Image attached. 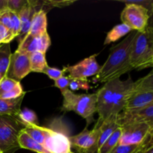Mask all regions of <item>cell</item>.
Masks as SVG:
<instances>
[{
	"instance_id": "obj_12",
	"label": "cell",
	"mask_w": 153,
	"mask_h": 153,
	"mask_svg": "<svg viewBox=\"0 0 153 153\" xmlns=\"http://www.w3.org/2000/svg\"><path fill=\"white\" fill-rule=\"evenodd\" d=\"M31 71L29 55L16 50L10 56L6 77L20 82Z\"/></svg>"
},
{
	"instance_id": "obj_35",
	"label": "cell",
	"mask_w": 153,
	"mask_h": 153,
	"mask_svg": "<svg viewBox=\"0 0 153 153\" xmlns=\"http://www.w3.org/2000/svg\"><path fill=\"white\" fill-rule=\"evenodd\" d=\"M138 145H120L118 144L110 153H134Z\"/></svg>"
},
{
	"instance_id": "obj_10",
	"label": "cell",
	"mask_w": 153,
	"mask_h": 153,
	"mask_svg": "<svg viewBox=\"0 0 153 153\" xmlns=\"http://www.w3.org/2000/svg\"><path fill=\"white\" fill-rule=\"evenodd\" d=\"M120 126L135 123H145L153 128V104L131 110H124L117 117Z\"/></svg>"
},
{
	"instance_id": "obj_2",
	"label": "cell",
	"mask_w": 153,
	"mask_h": 153,
	"mask_svg": "<svg viewBox=\"0 0 153 153\" xmlns=\"http://www.w3.org/2000/svg\"><path fill=\"white\" fill-rule=\"evenodd\" d=\"M137 31H131L120 43L111 49L110 55L93 82L106 83L133 70L130 64V55L134 37Z\"/></svg>"
},
{
	"instance_id": "obj_24",
	"label": "cell",
	"mask_w": 153,
	"mask_h": 153,
	"mask_svg": "<svg viewBox=\"0 0 153 153\" xmlns=\"http://www.w3.org/2000/svg\"><path fill=\"white\" fill-rule=\"evenodd\" d=\"M121 127H119L108 139L100 146L97 150V153H110L119 144L120 139L121 137Z\"/></svg>"
},
{
	"instance_id": "obj_18",
	"label": "cell",
	"mask_w": 153,
	"mask_h": 153,
	"mask_svg": "<svg viewBox=\"0 0 153 153\" xmlns=\"http://www.w3.org/2000/svg\"><path fill=\"white\" fill-rule=\"evenodd\" d=\"M19 147L28 149L37 153H50L44 146L31 138L23 129L20 131L18 137Z\"/></svg>"
},
{
	"instance_id": "obj_16",
	"label": "cell",
	"mask_w": 153,
	"mask_h": 153,
	"mask_svg": "<svg viewBox=\"0 0 153 153\" xmlns=\"http://www.w3.org/2000/svg\"><path fill=\"white\" fill-rule=\"evenodd\" d=\"M46 12L43 10H37L33 16L31 27L28 34L34 37H40L47 32V17Z\"/></svg>"
},
{
	"instance_id": "obj_32",
	"label": "cell",
	"mask_w": 153,
	"mask_h": 153,
	"mask_svg": "<svg viewBox=\"0 0 153 153\" xmlns=\"http://www.w3.org/2000/svg\"><path fill=\"white\" fill-rule=\"evenodd\" d=\"M120 1L124 3V4L131 3V4L142 6L149 11L150 16L153 12V0H122Z\"/></svg>"
},
{
	"instance_id": "obj_15",
	"label": "cell",
	"mask_w": 153,
	"mask_h": 153,
	"mask_svg": "<svg viewBox=\"0 0 153 153\" xmlns=\"http://www.w3.org/2000/svg\"><path fill=\"white\" fill-rule=\"evenodd\" d=\"M37 11V10L34 6L33 0H28V4L18 13L20 20V32L17 37L19 40L28 33L33 16Z\"/></svg>"
},
{
	"instance_id": "obj_17",
	"label": "cell",
	"mask_w": 153,
	"mask_h": 153,
	"mask_svg": "<svg viewBox=\"0 0 153 153\" xmlns=\"http://www.w3.org/2000/svg\"><path fill=\"white\" fill-rule=\"evenodd\" d=\"M24 97L25 95L15 100H4L0 98V116H17L21 111V105Z\"/></svg>"
},
{
	"instance_id": "obj_5",
	"label": "cell",
	"mask_w": 153,
	"mask_h": 153,
	"mask_svg": "<svg viewBox=\"0 0 153 153\" xmlns=\"http://www.w3.org/2000/svg\"><path fill=\"white\" fill-rule=\"evenodd\" d=\"M25 126L15 117L0 116V149L2 153H13L20 149L18 137Z\"/></svg>"
},
{
	"instance_id": "obj_6",
	"label": "cell",
	"mask_w": 153,
	"mask_h": 153,
	"mask_svg": "<svg viewBox=\"0 0 153 153\" xmlns=\"http://www.w3.org/2000/svg\"><path fill=\"white\" fill-rule=\"evenodd\" d=\"M53 128H49V131L43 146L50 153H66L70 152L71 143L70 136L61 120H55Z\"/></svg>"
},
{
	"instance_id": "obj_20",
	"label": "cell",
	"mask_w": 153,
	"mask_h": 153,
	"mask_svg": "<svg viewBox=\"0 0 153 153\" xmlns=\"http://www.w3.org/2000/svg\"><path fill=\"white\" fill-rule=\"evenodd\" d=\"M29 61L31 71L33 73H43L45 69L48 67L45 53L41 52H35L29 55Z\"/></svg>"
},
{
	"instance_id": "obj_27",
	"label": "cell",
	"mask_w": 153,
	"mask_h": 153,
	"mask_svg": "<svg viewBox=\"0 0 153 153\" xmlns=\"http://www.w3.org/2000/svg\"><path fill=\"white\" fill-rule=\"evenodd\" d=\"M20 83L16 80L7 77H4L0 81V97L5 93L9 92Z\"/></svg>"
},
{
	"instance_id": "obj_31",
	"label": "cell",
	"mask_w": 153,
	"mask_h": 153,
	"mask_svg": "<svg viewBox=\"0 0 153 153\" xmlns=\"http://www.w3.org/2000/svg\"><path fill=\"white\" fill-rule=\"evenodd\" d=\"M15 38L11 31L4 25L0 23V45L4 43H10Z\"/></svg>"
},
{
	"instance_id": "obj_38",
	"label": "cell",
	"mask_w": 153,
	"mask_h": 153,
	"mask_svg": "<svg viewBox=\"0 0 153 153\" xmlns=\"http://www.w3.org/2000/svg\"><path fill=\"white\" fill-rule=\"evenodd\" d=\"M134 153H153V146H152V147L149 148V149H146V150L143 151V152H134Z\"/></svg>"
},
{
	"instance_id": "obj_41",
	"label": "cell",
	"mask_w": 153,
	"mask_h": 153,
	"mask_svg": "<svg viewBox=\"0 0 153 153\" xmlns=\"http://www.w3.org/2000/svg\"><path fill=\"white\" fill-rule=\"evenodd\" d=\"M66 153H73V152H71V151H70V152H66Z\"/></svg>"
},
{
	"instance_id": "obj_34",
	"label": "cell",
	"mask_w": 153,
	"mask_h": 153,
	"mask_svg": "<svg viewBox=\"0 0 153 153\" xmlns=\"http://www.w3.org/2000/svg\"><path fill=\"white\" fill-rule=\"evenodd\" d=\"M153 146V128L150 130L149 134L146 137L143 142L138 145L137 149H136V152H141L143 151L146 150V149H149Z\"/></svg>"
},
{
	"instance_id": "obj_40",
	"label": "cell",
	"mask_w": 153,
	"mask_h": 153,
	"mask_svg": "<svg viewBox=\"0 0 153 153\" xmlns=\"http://www.w3.org/2000/svg\"><path fill=\"white\" fill-rule=\"evenodd\" d=\"M2 76H1V74H0V81H1V79H2Z\"/></svg>"
},
{
	"instance_id": "obj_42",
	"label": "cell",
	"mask_w": 153,
	"mask_h": 153,
	"mask_svg": "<svg viewBox=\"0 0 153 153\" xmlns=\"http://www.w3.org/2000/svg\"><path fill=\"white\" fill-rule=\"evenodd\" d=\"M0 153H2V152H1V149H0Z\"/></svg>"
},
{
	"instance_id": "obj_39",
	"label": "cell",
	"mask_w": 153,
	"mask_h": 153,
	"mask_svg": "<svg viewBox=\"0 0 153 153\" xmlns=\"http://www.w3.org/2000/svg\"><path fill=\"white\" fill-rule=\"evenodd\" d=\"M150 19H151V22H152V25H153V12L150 16Z\"/></svg>"
},
{
	"instance_id": "obj_9",
	"label": "cell",
	"mask_w": 153,
	"mask_h": 153,
	"mask_svg": "<svg viewBox=\"0 0 153 153\" xmlns=\"http://www.w3.org/2000/svg\"><path fill=\"white\" fill-rule=\"evenodd\" d=\"M97 54L91 55L75 65L65 67L63 70L64 73H68V77L70 79H88L91 76H95L101 67L97 63Z\"/></svg>"
},
{
	"instance_id": "obj_4",
	"label": "cell",
	"mask_w": 153,
	"mask_h": 153,
	"mask_svg": "<svg viewBox=\"0 0 153 153\" xmlns=\"http://www.w3.org/2000/svg\"><path fill=\"white\" fill-rule=\"evenodd\" d=\"M61 94L64 97L61 111H74L86 120L87 126L94 122V114L97 113V93L76 94L68 89Z\"/></svg>"
},
{
	"instance_id": "obj_19",
	"label": "cell",
	"mask_w": 153,
	"mask_h": 153,
	"mask_svg": "<svg viewBox=\"0 0 153 153\" xmlns=\"http://www.w3.org/2000/svg\"><path fill=\"white\" fill-rule=\"evenodd\" d=\"M119 127L120 126L117 122V118H110L102 123V124L100 126V134L98 140V149Z\"/></svg>"
},
{
	"instance_id": "obj_30",
	"label": "cell",
	"mask_w": 153,
	"mask_h": 153,
	"mask_svg": "<svg viewBox=\"0 0 153 153\" xmlns=\"http://www.w3.org/2000/svg\"><path fill=\"white\" fill-rule=\"evenodd\" d=\"M28 1V0H7V9L18 14Z\"/></svg>"
},
{
	"instance_id": "obj_11",
	"label": "cell",
	"mask_w": 153,
	"mask_h": 153,
	"mask_svg": "<svg viewBox=\"0 0 153 153\" xmlns=\"http://www.w3.org/2000/svg\"><path fill=\"white\" fill-rule=\"evenodd\" d=\"M121 130L119 144L140 145L149 134L151 128L145 123H135L121 126Z\"/></svg>"
},
{
	"instance_id": "obj_14",
	"label": "cell",
	"mask_w": 153,
	"mask_h": 153,
	"mask_svg": "<svg viewBox=\"0 0 153 153\" xmlns=\"http://www.w3.org/2000/svg\"><path fill=\"white\" fill-rule=\"evenodd\" d=\"M152 104H153V91H134L128 98L124 110L140 108Z\"/></svg>"
},
{
	"instance_id": "obj_36",
	"label": "cell",
	"mask_w": 153,
	"mask_h": 153,
	"mask_svg": "<svg viewBox=\"0 0 153 153\" xmlns=\"http://www.w3.org/2000/svg\"><path fill=\"white\" fill-rule=\"evenodd\" d=\"M70 80H71V79H70L68 76H63L62 77L58 79V80L55 81L54 86L61 90V93H62L69 89V85H70Z\"/></svg>"
},
{
	"instance_id": "obj_7",
	"label": "cell",
	"mask_w": 153,
	"mask_h": 153,
	"mask_svg": "<svg viewBox=\"0 0 153 153\" xmlns=\"http://www.w3.org/2000/svg\"><path fill=\"white\" fill-rule=\"evenodd\" d=\"M121 21L132 31H143L149 25L150 14L143 7L127 3L121 13Z\"/></svg>"
},
{
	"instance_id": "obj_29",
	"label": "cell",
	"mask_w": 153,
	"mask_h": 153,
	"mask_svg": "<svg viewBox=\"0 0 153 153\" xmlns=\"http://www.w3.org/2000/svg\"><path fill=\"white\" fill-rule=\"evenodd\" d=\"M25 94H26V92L23 91L22 85L19 83L13 90H11L9 92L2 94L0 97V98L4 99V100H15V99L19 98L22 96L25 95Z\"/></svg>"
},
{
	"instance_id": "obj_3",
	"label": "cell",
	"mask_w": 153,
	"mask_h": 153,
	"mask_svg": "<svg viewBox=\"0 0 153 153\" xmlns=\"http://www.w3.org/2000/svg\"><path fill=\"white\" fill-rule=\"evenodd\" d=\"M130 64L133 70L153 68V25L137 32L131 46Z\"/></svg>"
},
{
	"instance_id": "obj_23",
	"label": "cell",
	"mask_w": 153,
	"mask_h": 153,
	"mask_svg": "<svg viewBox=\"0 0 153 153\" xmlns=\"http://www.w3.org/2000/svg\"><path fill=\"white\" fill-rule=\"evenodd\" d=\"M11 55L10 43L0 45V74L3 78L6 76Z\"/></svg>"
},
{
	"instance_id": "obj_33",
	"label": "cell",
	"mask_w": 153,
	"mask_h": 153,
	"mask_svg": "<svg viewBox=\"0 0 153 153\" xmlns=\"http://www.w3.org/2000/svg\"><path fill=\"white\" fill-rule=\"evenodd\" d=\"M43 73L46 74L49 79L54 81L58 80V79H60L63 76H64V72L63 70L54 68V67H50L49 66L45 69Z\"/></svg>"
},
{
	"instance_id": "obj_37",
	"label": "cell",
	"mask_w": 153,
	"mask_h": 153,
	"mask_svg": "<svg viewBox=\"0 0 153 153\" xmlns=\"http://www.w3.org/2000/svg\"><path fill=\"white\" fill-rule=\"evenodd\" d=\"M7 9V0H0V13Z\"/></svg>"
},
{
	"instance_id": "obj_1",
	"label": "cell",
	"mask_w": 153,
	"mask_h": 153,
	"mask_svg": "<svg viewBox=\"0 0 153 153\" xmlns=\"http://www.w3.org/2000/svg\"><path fill=\"white\" fill-rule=\"evenodd\" d=\"M134 90V82L128 77L126 80L120 79L105 83L97 93V113L99 118L94 128H99L103 122L110 118H117L125 109L128 98Z\"/></svg>"
},
{
	"instance_id": "obj_22",
	"label": "cell",
	"mask_w": 153,
	"mask_h": 153,
	"mask_svg": "<svg viewBox=\"0 0 153 153\" xmlns=\"http://www.w3.org/2000/svg\"><path fill=\"white\" fill-rule=\"evenodd\" d=\"M23 130L31 138L34 139L37 143L43 145L48 134L49 128L42 127L37 125H29L25 126Z\"/></svg>"
},
{
	"instance_id": "obj_28",
	"label": "cell",
	"mask_w": 153,
	"mask_h": 153,
	"mask_svg": "<svg viewBox=\"0 0 153 153\" xmlns=\"http://www.w3.org/2000/svg\"><path fill=\"white\" fill-rule=\"evenodd\" d=\"M91 87L90 86L89 82L88 79H73L70 80V85H69V90L71 91H79V90H85L88 91L91 89Z\"/></svg>"
},
{
	"instance_id": "obj_26",
	"label": "cell",
	"mask_w": 153,
	"mask_h": 153,
	"mask_svg": "<svg viewBox=\"0 0 153 153\" xmlns=\"http://www.w3.org/2000/svg\"><path fill=\"white\" fill-rule=\"evenodd\" d=\"M153 91V68L146 76L134 82V91Z\"/></svg>"
},
{
	"instance_id": "obj_25",
	"label": "cell",
	"mask_w": 153,
	"mask_h": 153,
	"mask_svg": "<svg viewBox=\"0 0 153 153\" xmlns=\"http://www.w3.org/2000/svg\"><path fill=\"white\" fill-rule=\"evenodd\" d=\"M19 122L23 124L25 126L29 125H37L39 126L38 118L34 111L28 108L21 109L20 112L18 114L16 117H15Z\"/></svg>"
},
{
	"instance_id": "obj_13",
	"label": "cell",
	"mask_w": 153,
	"mask_h": 153,
	"mask_svg": "<svg viewBox=\"0 0 153 153\" xmlns=\"http://www.w3.org/2000/svg\"><path fill=\"white\" fill-rule=\"evenodd\" d=\"M50 45L51 40L48 32L44 33L40 37H34L27 34L19 40V46L16 50L28 55L35 52L46 54Z\"/></svg>"
},
{
	"instance_id": "obj_21",
	"label": "cell",
	"mask_w": 153,
	"mask_h": 153,
	"mask_svg": "<svg viewBox=\"0 0 153 153\" xmlns=\"http://www.w3.org/2000/svg\"><path fill=\"white\" fill-rule=\"evenodd\" d=\"M132 30L131 28L126 25V24L121 23L119 25H117L109 31L107 34V36L105 40L104 44L108 45L113 42H116L121 37H124L126 35H128Z\"/></svg>"
},
{
	"instance_id": "obj_8",
	"label": "cell",
	"mask_w": 153,
	"mask_h": 153,
	"mask_svg": "<svg viewBox=\"0 0 153 153\" xmlns=\"http://www.w3.org/2000/svg\"><path fill=\"white\" fill-rule=\"evenodd\" d=\"M100 128L88 130L85 127L82 131L74 136H70L71 147L75 148L79 153H94L98 149V140Z\"/></svg>"
}]
</instances>
